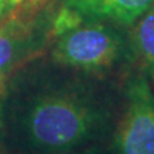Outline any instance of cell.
I'll list each match as a JSON object with an SVG mask.
<instances>
[{"label": "cell", "instance_id": "6da1fadb", "mask_svg": "<svg viewBox=\"0 0 154 154\" xmlns=\"http://www.w3.org/2000/svg\"><path fill=\"white\" fill-rule=\"evenodd\" d=\"M101 121L99 110L73 93L46 94L27 116L32 143L47 151H61L86 143Z\"/></svg>", "mask_w": 154, "mask_h": 154}, {"label": "cell", "instance_id": "7a4b0ae2", "mask_svg": "<svg viewBox=\"0 0 154 154\" xmlns=\"http://www.w3.org/2000/svg\"><path fill=\"white\" fill-rule=\"evenodd\" d=\"M124 42L114 29L91 20L59 36L53 50V59L63 66L99 72L120 60Z\"/></svg>", "mask_w": 154, "mask_h": 154}, {"label": "cell", "instance_id": "3957f363", "mask_svg": "<svg viewBox=\"0 0 154 154\" xmlns=\"http://www.w3.org/2000/svg\"><path fill=\"white\" fill-rule=\"evenodd\" d=\"M117 154H154V91L140 74L127 87V104L116 137Z\"/></svg>", "mask_w": 154, "mask_h": 154}, {"label": "cell", "instance_id": "277c9868", "mask_svg": "<svg viewBox=\"0 0 154 154\" xmlns=\"http://www.w3.org/2000/svg\"><path fill=\"white\" fill-rule=\"evenodd\" d=\"M63 6L76 10L84 19L133 26L153 7L154 0H63Z\"/></svg>", "mask_w": 154, "mask_h": 154}, {"label": "cell", "instance_id": "5b68a950", "mask_svg": "<svg viewBox=\"0 0 154 154\" xmlns=\"http://www.w3.org/2000/svg\"><path fill=\"white\" fill-rule=\"evenodd\" d=\"M26 43V29L17 19L0 24V74L10 69L20 57Z\"/></svg>", "mask_w": 154, "mask_h": 154}, {"label": "cell", "instance_id": "8992f818", "mask_svg": "<svg viewBox=\"0 0 154 154\" xmlns=\"http://www.w3.org/2000/svg\"><path fill=\"white\" fill-rule=\"evenodd\" d=\"M133 44L149 74L154 79V6L134 23Z\"/></svg>", "mask_w": 154, "mask_h": 154}, {"label": "cell", "instance_id": "52a82bcc", "mask_svg": "<svg viewBox=\"0 0 154 154\" xmlns=\"http://www.w3.org/2000/svg\"><path fill=\"white\" fill-rule=\"evenodd\" d=\"M20 5V0H0V17Z\"/></svg>", "mask_w": 154, "mask_h": 154}, {"label": "cell", "instance_id": "ba28073f", "mask_svg": "<svg viewBox=\"0 0 154 154\" xmlns=\"http://www.w3.org/2000/svg\"><path fill=\"white\" fill-rule=\"evenodd\" d=\"M46 2H49V0H20L19 6H23L24 9H34L37 6L44 5Z\"/></svg>", "mask_w": 154, "mask_h": 154}, {"label": "cell", "instance_id": "9c48e42d", "mask_svg": "<svg viewBox=\"0 0 154 154\" xmlns=\"http://www.w3.org/2000/svg\"><path fill=\"white\" fill-rule=\"evenodd\" d=\"M82 154H83V153H82Z\"/></svg>", "mask_w": 154, "mask_h": 154}]
</instances>
